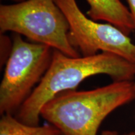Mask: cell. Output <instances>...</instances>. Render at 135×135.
I'll list each match as a JSON object with an SVG mask.
<instances>
[{
  "instance_id": "obj_6",
  "label": "cell",
  "mask_w": 135,
  "mask_h": 135,
  "mask_svg": "<svg viewBox=\"0 0 135 135\" xmlns=\"http://www.w3.org/2000/svg\"><path fill=\"white\" fill-rule=\"evenodd\" d=\"M89 9L87 14L94 21H103L117 27L126 35L135 31L128 8L120 0H86Z\"/></svg>"
},
{
  "instance_id": "obj_2",
  "label": "cell",
  "mask_w": 135,
  "mask_h": 135,
  "mask_svg": "<svg viewBox=\"0 0 135 135\" xmlns=\"http://www.w3.org/2000/svg\"><path fill=\"white\" fill-rule=\"evenodd\" d=\"M135 99L134 81H113L86 91L60 93L41 109V118L62 135H97L104 119Z\"/></svg>"
},
{
  "instance_id": "obj_3",
  "label": "cell",
  "mask_w": 135,
  "mask_h": 135,
  "mask_svg": "<svg viewBox=\"0 0 135 135\" xmlns=\"http://www.w3.org/2000/svg\"><path fill=\"white\" fill-rule=\"evenodd\" d=\"M68 20L55 0H26L0 5V31L23 35L73 58L80 57L71 43Z\"/></svg>"
},
{
  "instance_id": "obj_10",
  "label": "cell",
  "mask_w": 135,
  "mask_h": 135,
  "mask_svg": "<svg viewBox=\"0 0 135 135\" xmlns=\"http://www.w3.org/2000/svg\"><path fill=\"white\" fill-rule=\"evenodd\" d=\"M134 85H135V81H134Z\"/></svg>"
},
{
  "instance_id": "obj_7",
  "label": "cell",
  "mask_w": 135,
  "mask_h": 135,
  "mask_svg": "<svg viewBox=\"0 0 135 135\" xmlns=\"http://www.w3.org/2000/svg\"><path fill=\"white\" fill-rule=\"evenodd\" d=\"M60 131L50 124L29 125L14 114H5L0 119V135H60Z\"/></svg>"
},
{
  "instance_id": "obj_11",
  "label": "cell",
  "mask_w": 135,
  "mask_h": 135,
  "mask_svg": "<svg viewBox=\"0 0 135 135\" xmlns=\"http://www.w3.org/2000/svg\"><path fill=\"white\" fill-rule=\"evenodd\" d=\"M60 135H62V134H60Z\"/></svg>"
},
{
  "instance_id": "obj_5",
  "label": "cell",
  "mask_w": 135,
  "mask_h": 135,
  "mask_svg": "<svg viewBox=\"0 0 135 135\" xmlns=\"http://www.w3.org/2000/svg\"><path fill=\"white\" fill-rule=\"evenodd\" d=\"M55 1L69 23L71 43L83 56L105 52L135 64V43L128 35L114 25L98 23L87 17L76 0Z\"/></svg>"
},
{
  "instance_id": "obj_1",
  "label": "cell",
  "mask_w": 135,
  "mask_h": 135,
  "mask_svg": "<svg viewBox=\"0 0 135 135\" xmlns=\"http://www.w3.org/2000/svg\"><path fill=\"white\" fill-rule=\"evenodd\" d=\"M97 75L109 76L113 81H133L135 64L105 52L73 58L54 50L46 73L15 116L26 124L39 125L41 109L48 101L60 93L75 90L84 80Z\"/></svg>"
},
{
  "instance_id": "obj_9",
  "label": "cell",
  "mask_w": 135,
  "mask_h": 135,
  "mask_svg": "<svg viewBox=\"0 0 135 135\" xmlns=\"http://www.w3.org/2000/svg\"><path fill=\"white\" fill-rule=\"evenodd\" d=\"M100 135H135V131H131V132L124 133V134H120L119 132L115 130H110V129H106L103 131Z\"/></svg>"
},
{
  "instance_id": "obj_4",
  "label": "cell",
  "mask_w": 135,
  "mask_h": 135,
  "mask_svg": "<svg viewBox=\"0 0 135 135\" xmlns=\"http://www.w3.org/2000/svg\"><path fill=\"white\" fill-rule=\"evenodd\" d=\"M54 50L15 34L0 84V114H16L50 66Z\"/></svg>"
},
{
  "instance_id": "obj_8",
  "label": "cell",
  "mask_w": 135,
  "mask_h": 135,
  "mask_svg": "<svg viewBox=\"0 0 135 135\" xmlns=\"http://www.w3.org/2000/svg\"><path fill=\"white\" fill-rule=\"evenodd\" d=\"M128 4V9L132 16L135 28V0H126Z\"/></svg>"
}]
</instances>
